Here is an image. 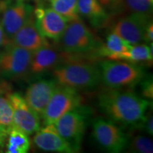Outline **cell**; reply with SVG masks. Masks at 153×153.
Wrapping results in <instances>:
<instances>
[{"label":"cell","instance_id":"cell-25","mask_svg":"<svg viewBox=\"0 0 153 153\" xmlns=\"http://www.w3.org/2000/svg\"><path fill=\"white\" fill-rule=\"evenodd\" d=\"M106 11L113 14L121 12L124 10V0H98Z\"/></svg>","mask_w":153,"mask_h":153},{"label":"cell","instance_id":"cell-16","mask_svg":"<svg viewBox=\"0 0 153 153\" xmlns=\"http://www.w3.org/2000/svg\"><path fill=\"white\" fill-rule=\"evenodd\" d=\"M33 141L38 149L46 152H74L72 147L58 133L53 124L45 126L35 133Z\"/></svg>","mask_w":153,"mask_h":153},{"label":"cell","instance_id":"cell-10","mask_svg":"<svg viewBox=\"0 0 153 153\" xmlns=\"http://www.w3.org/2000/svg\"><path fill=\"white\" fill-rule=\"evenodd\" d=\"M9 99L13 109V123L17 128L28 135L41 128L40 116L27 104L19 93H10Z\"/></svg>","mask_w":153,"mask_h":153},{"label":"cell","instance_id":"cell-9","mask_svg":"<svg viewBox=\"0 0 153 153\" xmlns=\"http://www.w3.org/2000/svg\"><path fill=\"white\" fill-rule=\"evenodd\" d=\"M1 24L5 42L7 43L10 38L33 16V9L32 6L18 1L16 3L2 6Z\"/></svg>","mask_w":153,"mask_h":153},{"label":"cell","instance_id":"cell-11","mask_svg":"<svg viewBox=\"0 0 153 153\" xmlns=\"http://www.w3.org/2000/svg\"><path fill=\"white\" fill-rule=\"evenodd\" d=\"M35 24L43 37L59 41L68 26V21L57 14L52 8L39 5L33 10Z\"/></svg>","mask_w":153,"mask_h":153},{"label":"cell","instance_id":"cell-19","mask_svg":"<svg viewBox=\"0 0 153 153\" xmlns=\"http://www.w3.org/2000/svg\"><path fill=\"white\" fill-rule=\"evenodd\" d=\"M30 145L27 134L14 126L7 133L3 143L7 153H26L29 150Z\"/></svg>","mask_w":153,"mask_h":153},{"label":"cell","instance_id":"cell-4","mask_svg":"<svg viewBox=\"0 0 153 153\" xmlns=\"http://www.w3.org/2000/svg\"><path fill=\"white\" fill-rule=\"evenodd\" d=\"M57 43H59V49L69 56L90 53L97 45L94 34L81 19L68 22Z\"/></svg>","mask_w":153,"mask_h":153},{"label":"cell","instance_id":"cell-20","mask_svg":"<svg viewBox=\"0 0 153 153\" xmlns=\"http://www.w3.org/2000/svg\"><path fill=\"white\" fill-rule=\"evenodd\" d=\"M131 47V45L111 31L107 36L106 43L99 46L98 54L106 57L108 60H114L120 55L128 51Z\"/></svg>","mask_w":153,"mask_h":153},{"label":"cell","instance_id":"cell-18","mask_svg":"<svg viewBox=\"0 0 153 153\" xmlns=\"http://www.w3.org/2000/svg\"><path fill=\"white\" fill-rule=\"evenodd\" d=\"M10 93L7 85H0V147H3L7 133L14 126L13 109L9 99Z\"/></svg>","mask_w":153,"mask_h":153},{"label":"cell","instance_id":"cell-24","mask_svg":"<svg viewBox=\"0 0 153 153\" xmlns=\"http://www.w3.org/2000/svg\"><path fill=\"white\" fill-rule=\"evenodd\" d=\"M128 150L135 153H152L153 143L152 140L144 135L134 137L128 143Z\"/></svg>","mask_w":153,"mask_h":153},{"label":"cell","instance_id":"cell-7","mask_svg":"<svg viewBox=\"0 0 153 153\" xmlns=\"http://www.w3.org/2000/svg\"><path fill=\"white\" fill-rule=\"evenodd\" d=\"M33 53L7 44V48L0 53V76L16 80L26 76L29 72Z\"/></svg>","mask_w":153,"mask_h":153},{"label":"cell","instance_id":"cell-27","mask_svg":"<svg viewBox=\"0 0 153 153\" xmlns=\"http://www.w3.org/2000/svg\"><path fill=\"white\" fill-rule=\"evenodd\" d=\"M140 128H143L144 131L149 135H153V116L150 111L147 112Z\"/></svg>","mask_w":153,"mask_h":153},{"label":"cell","instance_id":"cell-31","mask_svg":"<svg viewBox=\"0 0 153 153\" xmlns=\"http://www.w3.org/2000/svg\"><path fill=\"white\" fill-rule=\"evenodd\" d=\"M18 1H24V0H18Z\"/></svg>","mask_w":153,"mask_h":153},{"label":"cell","instance_id":"cell-26","mask_svg":"<svg viewBox=\"0 0 153 153\" xmlns=\"http://www.w3.org/2000/svg\"><path fill=\"white\" fill-rule=\"evenodd\" d=\"M141 94L145 99L152 100L153 99V83L152 76H144L140 80Z\"/></svg>","mask_w":153,"mask_h":153},{"label":"cell","instance_id":"cell-17","mask_svg":"<svg viewBox=\"0 0 153 153\" xmlns=\"http://www.w3.org/2000/svg\"><path fill=\"white\" fill-rule=\"evenodd\" d=\"M79 16L87 19L95 28L105 26L108 21V14L98 0H77Z\"/></svg>","mask_w":153,"mask_h":153},{"label":"cell","instance_id":"cell-2","mask_svg":"<svg viewBox=\"0 0 153 153\" xmlns=\"http://www.w3.org/2000/svg\"><path fill=\"white\" fill-rule=\"evenodd\" d=\"M53 74L58 85L77 91L93 89L101 82L99 68L89 62H70L60 65L53 70Z\"/></svg>","mask_w":153,"mask_h":153},{"label":"cell","instance_id":"cell-28","mask_svg":"<svg viewBox=\"0 0 153 153\" xmlns=\"http://www.w3.org/2000/svg\"><path fill=\"white\" fill-rule=\"evenodd\" d=\"M153 41V24L152 21L149 23V24L147 26L146 30H145V33L144 36V41L148 43H152Z\"/></svg>","mask_w":153,"mask_h":153},{"label":"cell","instance_id":"cell-15","mask_svg":"<svg viewBox=\"0 0 153 153\" xmlns=\"http://www.w3.org/2000/svg\"><path fill=\"white\" fill-rule=\"evenodd\" d=\"M7 44L34 52L49 43L38 30L33 16L9 40Z\"/></svg>","mask_w":153,"mask_h":153},{"label":"cell","instance_id":"cell-14","mask_svg":"<svg viewBox=\"0 0 153 153\" xmlns=\"http://www.w3.org/2000/svg\"><path fill=\"white\" fill-rule=\"evenodd\" d=\"M65 53L50 44L34 51L30 62L29 72L38 75L53 70L60 65Z\"/></svg>","mask_w":153,"mask_h":153},{"label":"cell","instance_id":"cell-6","mask_svg":"<svg viewBox=\"0 0 153 153\" xmlns=\"http://www.w3.org/2000/svg\"><path fill=\"white\" fill-rule=\"evenodd\" d=\"M82 97L77 90L57 84L52 97L42 114L45 126L54 124L61 116L81 106Z\"/></svg>","mask_w":153,"mask_h":153},{"label":"cell","instance_id":"cell-21","mask_svg":"<svg viewBox=\"0 0 153 153\" xmlns=\"http://www.w3.org/2000/svg\"><path fill=\"white\" fill-rule=\"evenodd\" d=\"M152 48L153 43H150V45L140 43L131 45L128 51L120 55L114 60H128L133 63L141 62L152 63Z\"/></svg>","mask_w":153,"mask_h":153},{"label":"cell","instance_id":"cell-12","mask_svg":"<svg viewBox=\"0 0 153 153\" xmlns=\"http://www.w3.org/2000/svg\"><path fill=\"white\" fill-rule=\"evenodd\" d=\"M151 21L150 16L131 14L119 19L113 27L112 32L130 45H137L144 41L145 30Z\"/></svg>","mask_w":153,"mask_h":153},{"label":"cell","instance_id":"cell-3","mask_svg":"<svg viewBox=\"0 0 153 153\" xmlns=\"http://www.w3.org/2000/svg\"><path fill=\"white\" fill-rule=\"evenodd\" d=\"M101 82L109 89L130 87L139 83L145 76L142 67L135 63L108 60L100 64Z\"/></svg>","mask_w":153,"mask_h":153},{"label":"cell","instance_id":"cell-23","mask_svg":"<svg viewBox=\"0 0 153 153\" xmlns=\"http://www.w3.org/2000/svg\"><path fill=\"white\" fill-rule=\"evenodd\" d=\"M152 6L153 0H124V8L131 14L151 17Z\"/></svg>","mask_w":153,"mask_h":153},{"label":"cell","instance_id":"cell-5","mask_svg":"<svg viewBox=\"0 0 153 153\" xmlns=\"http://www.w3.org/2000/svg\"><path fill=\"white\" fill-rule=\"evenodd\" d=\"M88 118L87 108L79 106L66 113L53 124L58 133L69 143L74 152H78L81 148Z\"/></svg>","mask_w":153,"mask_h":153},{"label":"cell","instance_id":"cell-1","mask_svg":"<svg viewBox=\"0 0 153 153\" xmlns=\"http://www.w3.org/2000/svg\"><path fill=\"white\" fill-rule=\"evenodd\" d=\"M150 100L131 91L109 89L100 94L98 106L110 120L126 127L140 128L148 110Z\"/></svg>","mask_w":153,"mask_h":153},{"label":"cell","instance_id":"cell-22","mask_svg":"<svg viewBox=\"0 0 153 153\" xmlns=\"http://www.w3.org/2000/svg\"><path fill=\"white\" fill-rule=\"evenodd\" d=\"M51 8L62 16L68 22L80 19L77 0H49Z\"/></svg>","mask_w":153,"mask_h":153},{"label":"cell","instance_id":"cell-8","mask_svg":"<svg viewBox=\"0 0 153 153\" xmlns=\"http://www.w3.org/2000/svg\"><path fill=\"white\" fill-rule=\"evenodd\" d=\"M92 136L101 148L109 152H122L130 142L128 135L116 123L104 118H97L93 122Z\"/></svg>","mask_w":153,"mask_h":153},{"label":"cell","instance_id":"cell-29","mask_svg":"<svg viewBox=\"0 0 153 153\" xmlns=\"http://www.w3.org/2000/svg\"><path fill=\"white\" fill-rule=\"evenodd\" d=\"M5 42V37H4V33L3 29L1 28V24H0V48H1L2 44Z\"/></svg>","mask_w":153,"mask_h":153},{"label":"cell","instance_id":"cell-13","mask_svg":"<svg viewBox=\"0 0 153 153\" xmlns=\"http://www.w3.org/2000/svg\"><path fill=\"white\" fill-rule=\"evenodd\" d=\"M57 86L55 79H41L28 86L24 99L27 104L41 116Z\"/></svg>","mask_w":153,"mask_h":153},{"label":"cell","instance_id":"cell-30","mask_svg":"<svg viewBox=\"0 0 153 153\" xmlns=\"http://www.w3.org/2000/svg\"><path fill=\"white\" fill-rule=\"evenodd\" d=\"M36 2L38 4V5H41L42 3L43 2V1H48V0H35Z\"/></svg>","mask_w":153,"mask_h":153}]
</instances>
